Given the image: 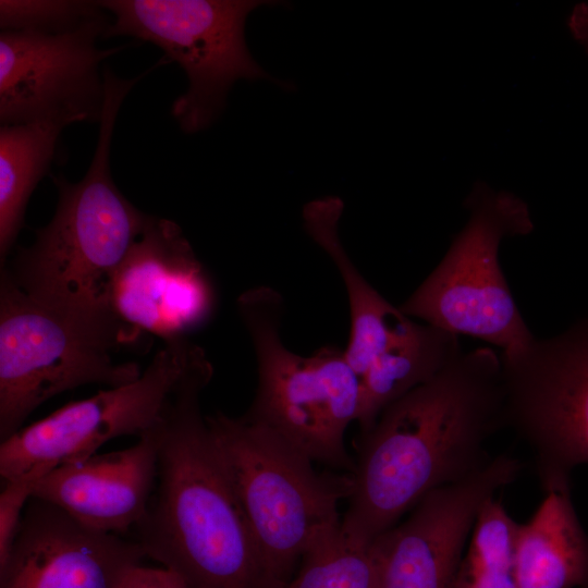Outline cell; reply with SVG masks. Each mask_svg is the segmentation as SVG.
I'll return each instance as SVG.
<instances>
[{
  "mask_svg": "<svg viewBox=\"0 0 588 588\" xmlns=\"http://www.w3.org/2000/svg\"><path fill=\"white\" fill-rule=\"evenodd\" d=\"M469 217L448 252L400 306L409 318L455 335L482 340L513 358L535 341L499 262L506 236L534 230L528 205L518 196L477 184L468 195Z\"/></svg>",
  "mask_w": 588,
  "mask_h": 588,
  "instance_id": "6",
  "label": "cell"
},
{
  "mask_svg": "<svg viewBox=\"0 0 588 588\" xmlns=\"http://www.w3.org/2000/svg\"><path fill=\"white\" fill-rule=\"evenodd\" d=\"M105 13L98 1L1 0L0 27L4 32L58 35Z\"/></svg>",
  "mask_w": 588,
  "mask_h": 588,
  "instance_id": "22",
  "label": "cell"
},
{
  "mask_svg": "<svg viewBox=\"0 0 588 588\" xmlns=\"http://www.w3.org/2000/svg\"><path fill=\"white\" fill-rule=\"evenodd\" d=\"M35 481H4L0 493V569L7 564L23 516V509L33 495Z\"/></svg>",
  "mask_w": 588,
  "mask_h": 588,
  "instance_id": "23",
  "label": "cell"
},
{
  "mask_svg": "<svg viewBox=\"0 0 588 588\" xmlns=\"http://www.w3.org/2000/svg\"><path fill=\"white\" fill-rule=\"evenodd\" d=\"M568 27L573 36L584 42L588 50V3L574 8L568 19Z\"/></svg>",
  "mask_w": 588,
  "mask_h": 588,
  "instance_id": "25",
  "label": "cell"
},
{
  "mask_svg": "<svg viewBox=\"0 0 588 588\" xmlns=\"http://www.w3.org/2000/svg\"><path fill=\"white\" fill-rule=\"evenodd\" d=\"M212 375L204 353L152 430L157 477L135 540L187 588H278L200 412Z\"/></svg>",
  "mask_w": 588,
  "mask_h": 588,
  "instance_id": "2",
  "label": "cell"
},
{
  "mask_svg": "<svg viewBox=\"0 0 588 588\" xmlns=\"http://www.w3.org/2000/svg\"><path fill=\"white\" fill-rule=\"evenodd\" d=\"M523 464L501 454L474 475L427 493L409 517L375 539L381 588H452L476 518Z\"/></svg>",
  "mask_w": 588,
  "mask_h": 588,
  "instance_id": "13",
  "label": "cell"
},
{
  "mask_svg": "<svg viewBox=\"0 0 588 588\" xmlns=\"http://www.w3.org/2000/svg\"><path fill=\"white\" fill-rule=\"evenodd\" d=\"M463 353L460 336L427 323H417L378 355L359 376L357 422L367 432L382 411L426 383Z\"/></svg>",
  "mask_w": 588,
  "mask_h": 588,
  "instance_id": "18",
  "label": "cell"
},
{
  "mask_svg": "<svg viewBox=\"0 0 588 588\" xmlns=\"http://www.w3.org/2000/svg\"><path fill=\"white\" fill-rule=\"evenodd\" d=\"M156 477L157 443L151 430L131 448L52 469L35 482L32 497L59 506L88 527L124 532L145 515Z\"/></svg>",
  "mask_w": 588,
  "mask_h": 588,
  "instance_id": "15",
  "label": "cell"
},
{
  "mask_svg": "<svg viewBox=\"0 0 588 588\" xmlns=\"http://www.w3.org/2000/svg\"><path fill=\"white\" fill-rule=\"evenodd\" d=\"M143 77L126 79L103 70L105 100L97 146L84 177L71 183L52 176L58 203L50 222L22 248L13 269L2 268L26 294L101 331L122 344L135 333L110 311L114 274L151 216L120 192L110 170V147L120 107Z\"/></svg>",
  "mask_w": 588,
  "mask_h": 588,
  "instance_id": "3",
  "label": "cell"
},
{
  "mask_svg": "<svg viewBox=\"0 0 588 588\" xmlns=\"http://www.w3.org/2000/svg\"><path fill=\"white\" fill-rule=\"evenodd\" d=\"M107 13V11H106ZM63 34L0 33L1 125L57 118L99 121L105 100L100 63L121 47L99 49L107 14Z\"/></svg>",
  "mask_w": 588,
  "mask_h": 588,
  "instance_id": "11",
  "label": "cell"
},
{
  "mask_svg": "<svg viewBox=\"0 0 588 588\" xmlns=\"http://www.w3.org/2000/svg\"><path fill=\"white\" fill-rule=\"evenodd\" d=\"M285 588H381L375 540L353 539L340 525L310 546Z\"/></svg>",
  "mask_w": 588,
  "mask_h": 588,
  "instance_id": "21",
  "label": "cell"
},
{
  "mask_svg": "<svg viewBox=\"0 0 588 588\" xmlns=\"http://www.w3.org/2000/svg\"><path fill=\"white\" fill-rule=\"evenodd\" d=\"M203 351L187 339L166 342L135 381L66 404L21 428L1 441L2 479L36 482L59 466L94 455L111 439L149 433Z\"/></svg>",
  "mask_w": 588,
  "mask_h": 588,
  "instance_id": "9",
  "label": "cell"
},
{
  "mask_svg": "<svg viewBox=\"0 0 588 588\" xmlns=\"http://www.w3.org/2000/svg\"><path fill=\"white\" fill-rule=\"evenodd\" d=\"M121 588H187V586L180 576L164 567L139 565L130 573Z\"/></svg>",
  "mask_w": 588,
  "mask_h": 588,
  "instance_id": "24",
  "label": "cell"
},
{
  "mask_svg": "<svg viewBox=\"0 0 588 588\" xmlns=\"http://www.w3.org/2000/svg\"><path fill=\"white\" fill-rule=\"evenodd\" d=\"M146 554L136 540L88 527L32 497L0 588H121Z\"/></svg>",
  "mask_w": 588,
  "mask_h": 588,
  "instance_id": "14",
  "label": "cell"
},
{
  "mask_svg": "<svg viewBox=\"0 0 588 588\" xmlns=\"http://www.w3.org/2000/svg\"><path fill=\"white\" fill-rule=\"evenodd\" d=\"M111 15L105 37L131 36L162 49L187 76V89L171 114L188 134L212 124L238 79L270 78L245 41L252 11L260 0H105Z\"/></svg>",
  "mask_w": 588,
  "mask_h": 588,
  "instance_id": "7",
  "label": "cell"
},
{
  "mask_svg": "<svg viewBox=\"0 0 588 588\" xmlns=\"http://www.w3.org/2000/svg\"><path fill=\"white\" fill-rule=\"evenodd\" d=\"M501 362L505 427L530 449L547 492L569 490L571 471L588 463V319Z\"/></svg>",
  "mask_w": 588,
  "mask_h": 588,
  "instance_id": "10",
  "label": "cell"
},
{
  "mask_svg": "<svg viewBox=\"0 0 588 588\" xmlns=\"http://www.w3.org/2000/svg\"><path fill=\"white\" fill-rule=\"evenodd\" d=\"M215 305L212 281L180 226L151 216L111 282L112 315L166 343L204 326Z\"/></svg>",
  "mask_w": 588,
  "mask_h": 588,
  "instance_id": "12",
  "label": "cell"
},
{
  "mask_svg": "<svg viewBox=\"0 0 588 588\" xmlns=\"http://www.w3.org/2000/svg\"><path fill=\"white\" fill-rule=\"evenodd\" d=\"M343 209L341 198L326 196L307 203L302 218L305 231L330 256L345 285L351 331L344 353L359 377L378 355L406 335L415 321L376 291L352 262L339 236Z\"/></svg>",
  "mask_w": 588,
  "mask_h": 588,
  "instance_id": "16",
  "label": "cell"
},
{
  "mask_svg": "<svg viewBox=\"0 0 588 588\" xmlns=\"http://www.w3.org/2000/svg\"><path fill=\"white\" fill-rule=\"evenodd\" d=\"M515 574L518 588H588V535L569 490L547 492L526 524H520Z\"/></svg>",
  "mask_w": 588,
  "mask_h": 588,
  "instance_id": "17",
  "label": "cell"
},
{
  "mask_svg": "<svg viewBox=\"0 0 588 588\" xmlns=\"http://www.w3.org/2000/svg\"><path fill=\"white\" fill-rule=\"evenodd\" d=\"M504 406L501 356L489 346L463 352L387 406L362 433L342 530L371 542L430 491L487 466Z\"/></svg>",
  "mask_w": 588,
  "mask_h": 588,
  "instance_id": "1",
  "label": "cell"
},
{
  "mask_svg": "<svg viewBox=\"0 0 588 588\" xmlns=\"http://www.w3.org/2000/svg\"><path fill=\"white\" fill-rule=\"evenodd\" d=\"M224 470L267 572L285 588L303 555L341 525L340 503L353 489L352 473H318L313 461L245 414L206 416Z\"/></svg>",
  "mask_w": 588,
  "mask_h": 588,
  "instance_id": "4",
  "label": "cell"
},
{
  "mask_svg": "<svg viewBox=\"0 0 588 588\" xmlns=\"http://www.w3.org/2000/svg\"><path fill=\"white\" fill-rule=\"evenodd\" d=\"M520 524L494 497L485 502L452 588H518L515 574Z\"/></svg>",
  "mask_w": 588,
  "mask_h": 588,
  "instance_id": "20",
  "label": "cell"
},
{
  "mask_svg": "<svg viewBox=\"0 0 588 588\" xmlns=\"http://www.w3.org/2000/svg\"><path fill=\"white\" fill-rule=\"evenodd\" d=\"M257 360V388L245 413L313 462L353 473L345 448L348 425L360 408L359 377L335 346L309 356L290 351L280 328L284 302L279 292L257 286L237 299Z\"/></svg>",
  "mask_w": 588,
  "mask_h": 588,
  "instance_id": "5",
  "label": "cell"
},
{
  "mask_svg": "<svg viewBox=\"0 0 588 588\" xmlns=\"http://www.w3.org/2000/svg\"><path fill=\"white\" fill-rule=\"evenodd\" d=\"M57 118L0 127V255L12 248L24 224L27 203L54 160L62 130Z\"/></svg>",
  "mask_w": 588,
  "mask_h": 588,
  "instance_id": "19",
  "label": "cell"
},
{
  "mask_svg": "<svg viewBox=\"0 0 588 588\" xmlns=\"http://www.w3.org/2000/svg\"><path fill=\"white\" fill-rule=\"evenodd\" d=\"M121 343L21 290L1 270L0 439H8L39 405L88 383L109 388L135 381V363H115Z\"/></svg>",
  "mask_w": 588,
  "mask_h": 588,
  "instance_id": "8",
  "label": "cell"
}]
</instances>
